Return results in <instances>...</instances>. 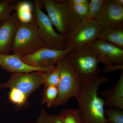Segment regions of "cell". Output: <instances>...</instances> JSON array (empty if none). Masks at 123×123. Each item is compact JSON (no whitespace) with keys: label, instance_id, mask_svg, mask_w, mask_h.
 I'll return each mask as SVG.
<instances>
[{"label":"cell","instance_id":"6da1fadb","mask_svg":"<svg viewBox=\"0 0 123 123\" xmlns=\"http://www.w3.org/2000/svg\"><path fill=\"white\" fill-rule=\"evenodd\" d=\"M81 84L76 98L78 108L83 123H105V103L98 96V91L101 85L108 81L107 77L98 76L87 79H81Z\"/></svg>","mask_w":123,"mask_h":123},{"label":"cell","instance_id":"7a4b0ae2","mask_svg":"<svg viewBox=\"0 0 123 123\" xmlns=\"http://www.w3.org/2000/svg\"><path fill=\"white\" fill-rule=\"evenodd\" d=\"M40 2L41 8L47 11L53 26L65 40L81 22L68 0H40Z\"/></svg>","mask_w":123,"mask_h":123},{"label":"cell","instance_id":"3957f363","mask_svg":"<svg viewBox=\"0 0 123 123\" xmlns=\"http://www.w3.org/2000/svg\"><path fill=\"white\" fill-rule=\"evenodd\" d=\"M55 66L60 75L58 95L53 106L63 105L72 98H76L79 94L81 80L70 63L67 55L61 58Z\"/></svg>","mask_w":123,"mask_h":123},{"label":"cell","instance_id":"277c9868","mask_svg":"<svg viewBox=\"0 0 123 123\" xmlns=\"http://www.w3.org/2000/svg\"><path fill=\"white\" fill-rule=\"evenodd\" d=\"M44 47L39 35L35 17L31 22H20L12 47L13 54L22 59Z\"/></svg>","mask_w":123,"mask_h":123},{"label":"cell","instance_id":"5b68a950","mask_svg":"<svg viewBox=\"0 0 123 123\" xmlns=\"http://www.w3.org/2000/svg\"><path fill=\"white\" fill-rule=\"evenodd\" d=\"M81 79L93 78L101 72L96 55L89 47L75 49L66 54Z\"/></svg>","mask_w":123,"mask_h":123},{"label":"cell","instance_id":"8992f818","mask_svg":"<svg viewBox=\"0 0 123 123\" xmlns=\"http://www.w3.org/2000/svg\"><path fill=\"white\" fill-rule=\"evenodd\" d=\"M33 4L34 15L37 23L38 32L44 46L56 50L66 49L64 38L54 30L50 18L42 11L40 0H34Z\"/></svg>","mask_w":123,"mask_h":123},{"label":"cell","instance_id":"52a82bcc","mask_svg":"<svg viewBox=\"0 0 123 123\" xmlns=\"http://www.w3.org/2000/svg\"><path fill=\"white\" fill-rule=\"evenodd\" d=\"M102 28L95 20L81 21L65 39L66 49L88 47L98 39Z\"/></svg>","mask_w":123,"mask_h":123},{"label":"cell","instance_id":"ba28073f","mask_svg":"<svg viewBox=\"0 0 123 123\" xmlns=\"http://www.w3.org/2000/svg\"><path fill=\"white\" fill-rule=\"evenodd\" d=\"M44 72L10 74L9 79L4 83H0V90L15 88L20 90L29 98L44 83Z\"/></svg>","mask_w":123,"mask_h":123},{"label":"cell","instance_id":"9c48e42d","mask_svg":"<svg viewBox=\"0 0 123 123\" xmlns=\"http://www.w3.org/2000/svg\"><path fill=\"white\" fill-rule=\"evenodd\" d=\"M88 47L104 66L123 64V49L120 48L98 39Z\"/></svg>","mask_w":123,"mask_h":123},{"label":"cell","instance_id":"30bf717a","mask_svg":"<svg viewBox=\"0 0 123 123\" xmlns=\"http://www.w3.org/2000/svg\"><path fill=\"white\" fill-rule=\"evenodd\" d=\"M71 50H56L43 47L31 55L23 58V62L30 66L39 68L55 66L58 61Z\"/></svg>","mask_w":123,"mask_h":123},{"label":"cell","instance_id":"8fae6325","mask_svg":"<svg viewBox=\"0 0 123 123\" xmlns=\"http://www.w3.org/2000/svg\"><path fill=\"white\" fill-rule=\"evenodd\" d=\"M95 20L103 30L109 28L123 29V7L117 5L113 0H106Z\"/></svg>","mask_w":123,"mask_h":123},{"label":"cell","instance_id":"7c38bea8","mask_svg":"<svg viewBox=\"0 0 123 123\" xmlns=\"http://www.w3.org/2000/svg\"><path fill=\"white\" fill-rule=\"evenodd\" d=\"M20 23L17 13L13 12L8 20L0 25V54L7 55L12 52L15 34Z\"/></svg>","mask_w":123,"mask_h":123},{"label":"cell","instance_id":"4fadbf2b","mask_svg":"<svg viewBox=\"0 0 123 123\" xmlns=\"http://www.w3.org/2000/svg\"><path fill=\"white\" fill-rule=\"evenodd\" d=\"M0 67L3 70L11 73H29L36 71L52 72L56 66L39 68L30 66L25 63L21 59L14 54H0Z\"/></svg>","mask_w":123,"mask_h":123},{"label":"cell","instance_id":"5bb4252c","mask_svg":"<svg viewBox=\"0 0 123 123\" xmlns=\"http://www.w3.org/2000/svg\"><path fill=\"white\" fill-rule=\"evenodd\" d=\"M105 105L123 110V70L118 82L111 88L105 90L101 93Z\"/></svg>","mask_w":123,"mask_h":123},{"label":"cell","instance_id":"9a60e30c","mask_svg":"<svg viewBox=\"0 0 123 123\" xmlns=\"http://www.w3.org/2000/svg\"><path fill=\"white\" fill-rule=\"evenodd\" d=\"M98 39L110 43L123 49V29H104L99 33Z\"/></svg>","mask_w":123,"mask_h":123},{"label":"cell","instance_id":"2e32d148","mask_svg":"<svg viewBox=\"0 0 123 123\" xmlns=\"http://www.w3.org/2000/svg\"><path fill=\"white\" fill-rule=\"evenodd\" d=\"M15 12L20 22H31L34 18L33 4L29 1H18Z\"/></svg>","mask_w":123,"mask_h":123},{"label":"cell","instance_id":"e0dca14e","mask_svg":"<svg viewBox=\"0 0 123 123\" xmlns=\"http://www.w3.org/2000/svg\"><path fill=\"white\" fill-rule=\"evenodd\" d=\"M18 0H0V22L8 20L15 11Z\"/></svg>","mask_w":123,"mask_h":123},{"label":"cell","instance_id":"ac0fdd59","mask_svg":"<svg viewBox=\"0 0 123 123\" xmlns=\"http://www.w3.org/2000/svg\"><path fill=\"white\" fill-rule=\"evenodd\" d=\"M9 100L16 105L17 110L28 106L29 98L20 90L15 88L10 89L8 94Z\"/></svg>","mask_w":123,"mask_h":123},{"label":"cell","instance_id":"d6986e66","mask_svg":"<svg viewBox=\"0 0 123 123\" xmlns=\"http://www.w3.org/2000/svg\"><path fill=\"white\" fill-rule=\"evenodd\" d=\"M58 87L53 86H44L41 105L46 104L47 107L53 106L58 95Z\"/></svg>","mask_w":123,"mask_h":123},{"label":"cell","instance_id":"ffe728a7","mask_svg":"<svg viewBox=\"0 0 123 123\" xmlns=\"http://www.w3.org/2000/svg\"><path fill=\"white\" fill-rule=\"evenodd\" d=\"M60 116L63 123H83L77 109L68 108L62 110Z\"/></svg>","mask_w":123,"mask_h":123},{"label":"cell","instance_id":"44dd1931","mask_svg":"<svg viewBox=\"0 0 123 123\" xmlns=\"http://www.w3.org/2000/svg\"><path fill=\"white\" fill-rule=\"evenodd\" d=\"M106 0H91L89 3L87 20H95L100 12Z\"/></svg>","mask_w":123,"mask_h":123},{"label":"cell","instance_id":"7402d4cb","mask_svg":"<svg viewBox=\"0 0 123 123\" xmlns=\"http://www.w3.org/2000/svg\"><path fill=\"white\" fill-rule=\"evenodd\" d=\"M104 114L108 122L112 123H123V110L109 108L105 110Z\"/></svg>","mask_w":123,"mask_h":123},{"label":"cell","instance_id":"603a6c76","mask_svg":"<svg viewBox=\"0 0 123 123\" xmlns=\"http://www.w3.org/2000/svg\"><path fill=\"white\" fill-rule=\"evenodd\" d=\"M36 123H63L60 115L49 114L45 109L41 110Z\"/></svg>","mask_w":123,"mask_h":123},{"label":"cell","instance_id":"cb8c5ba5","mask_svg":"<svg viewBox=\"0 0 123 123\" xmlns=\"http://www.w3.org/2000/svg\"><path fill=\"white\" fill-rule=\"evenodd\" d=\"M44 86H53L58 87L60 81V75L58 69L56 68L52 72H44Z\"/></svg>","mask_w":123,"mask_h":123},{"label":"cell","instance_id":"d4e9b609","mask_svg":"<svg viewBox=\"0 0 123 123\" xmlns=\"http://www.w3.org/2000/svg\"><path fill=\"white\" fill-rule=\"evenodd\" d=\"M89 2L79 5H70L81 21L87 20L89 10Z\"/></svg>","mask_w":123,"mask_h":123},{"label":"cell","instance_id":"484cf974","mask_svg":"<svg viewBox=\"0 0 123 123\" xmlns=\"http://www.w3.org/2000/svg\"><path fill=\"white\" fill-rule=\"evenodd\" d=\"M123 70V64H112L104 66L103 70L105 73H109L116 70Z\"/></svg>","mask_w":123,"mask_h":123},{"label":"cell","instance_id":"4316f807","mask_svg":"<svg viewBox=\"0 0 123 123\" xmlns=\"http://www.w3.org/2000/svg\"><path fill=\"white\" fill-rule=\"evenodd\" d=\"M68 2L70 5H77L80 4H85L89 2V0H68Z\"/></svg>","mask_w":123,"mask_h":123},{"label":"cell","instance_id":"83f0119b","mask_svg":"<svg viewBox=\"0 0 123 123\" xmlns=\"http://www.w3.org/2000/svg\"><path fill=\"white\" fill-rule=\"evenodd\" d=\"M113 1L119 6L123 7V0H113Z\"/></svg>","mask_w":123,"mask_h":123},{"label":"cell","instance_id":"f1b7e54d","mask_svg":"<svg viewBox=\"0 0 123 123\" xmlns=\"http://www.w3.org/2000/svg\"><path fill=\"white\" fill-rule=\"evenodd\" d=\"M110 123V122H108V121H107V122L106 123Z\"/></svg>","mask_w":123,"mask_h":123},{"label":"cell","instance_id":"f546056e","mask_svg":"<svg viewBox=\"0 0 123 123\" xmlns=\"http://www.w3.org/2000/svg\"><path fill=\"white\" fill-rule=\"evenodd\" d=\"M1 23H2V22H0V25L1 24Z\"/></svg>","mask_w":123,"mask_h":123}]
</instances>
